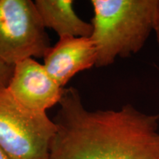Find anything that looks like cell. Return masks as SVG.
<instances>
[{
	"mask_svg": "<svg viewBox=\"0 0 159 159\" xmlns=\"http://www.w3.org/2000/svg\"><path fill=\"white\" fill-rule=\"evenodd\" d=\"M48 159H159V114L130 104L89 111L77 89H65Z\"/></svg>",
	"mask_w": 159,
	"mask_h": 159,
	"instance_id": "cell-1",
	"label": "cell"
},
{
	"mask_svg": "<svg viewBox=\"0 0 159 159\" xmlns=\"http://www.w3.org/2000/svg\"><path fill=\"white\" fill-rule=\"evenodd\" d=\"M91 5L96 67L139 52L158 21L159 0H92Z\"/></svg>",
	"mask_w": 159,
	"mask_h": 159,
	"instance_id": "cell-2",
	"label": "cell"
},
{
	"mask_svg": "<svg viewBox=\"0 0 159 159\" xmlns=\"http://www.w3.org/2000/svg\"><path fill=\"white\" fill-rule=\"evenodd\" d=\"M57 131L47 112L30 110L0 90V147L11 159H48Z\"/></svg>",
	"mask_w": 159,
	"mask_h": 159,
	"instance_id": "cell-3",
	"label": "cell"
},
{
	"mask_svg": "<svg viewBox=\"0 0 159 159\" xmlns=\"http://www.w3.org/2000/svg\"><path fill=\"white\" fill-rule=\"evenodd\" d=\"M52 47L35 2L0 0V59L10 65L44 57Z\"/></svg>",
	"mask_w": 159,
	"mask_h": 159,
	"instance_id": "cell-4",
	"label": "cell"
},
{
	"mask_svg": "<svg viewBox=\"0 0 159 159\" xmlns=\"http://www.w3.org/2000/svg\"><path fill=\"white\" fill-rule=\"evenodd\" d=\"M7 89L21 105L39 112H46L59 104L64 91V88L49 76L43 65L32 57L15 65Z\"/></svg>",
	"mask_w": 159,
	"mask_h": 159,
	"instance_id": "cell-5",
	"label": "cell"
},
{
	"mask_svg": "<svg viewBox=\"0 0 159 159\" xmlns=\"http://www.w3.org/2000/svg\"><path fill=\"white\" fill-rule=\"evenodd\" d=\"M43 60L49 76L64 88L79 71L95 66L96 47L91 37L63 38L49 49Z\"/></svg>",
	"mask_w": 159,
	"mask_h": 159,
	"instance_id": "cell-6",
	"label": "cell"
},
{
	"mask_svg": "<svg viewBox=\"0 0 159 159\" xmlns=\"http://www.w3.org/2000/svg\"><path fill=\"white\" fill-rule=\"evenodd\" d=\"M35 5L45 28L53 30L60 39L92 34V25L77 16L72 0H36Z\"/></svg>",
	"mask_w": 159,
	"mask_h": 159,
	"instance_id": "cell-7",
	"label": "cell"
},
{
	"mask_svg": "<svg viewBox=\"0 0 159 159\" xmlns=\"http://www.w3.org/2000/svg\"><path fill=\"white\" fill-rule=\"evenodd\" d=\"M14 66L0 59V90L7 88L13 76Z\"/></svg>",
	"mask_w": 159,
	"mask_h": 159,
	"instance_id": "cell-8",
	"label": "cell"
},
{
	"mask_svg": "<svg viewBox=\"0 0 159 159\" xmlns=\"http://www.w3.org/2000/svg\"><path fill=\"white\" fill-rule=\"evenodd\" d=\"M0 159H11L5 153V151L2 150L1 147H0Z\"/></svg>",
	"mask_w": 159,
	"mask_h": 159,
	"instance_id": "cell-9",
	"label": "cell"
},
{
	"mask_svg": "<svg viewBox=\"0 0 159 159\" xmlns=\"http://www.w3.org/2000/svg\"><path fill=\"white\" fill-rule=\"evenodd\" d=\"M155 33H156V40L157 42H158V45H159V19H158V24H157L156 29H155Z\"/></svg>",
	"mask_w": 159,
	"mask_h": 159,
	"instance_id": "cell-10",
	"label": "cell"
}]
</instances>
